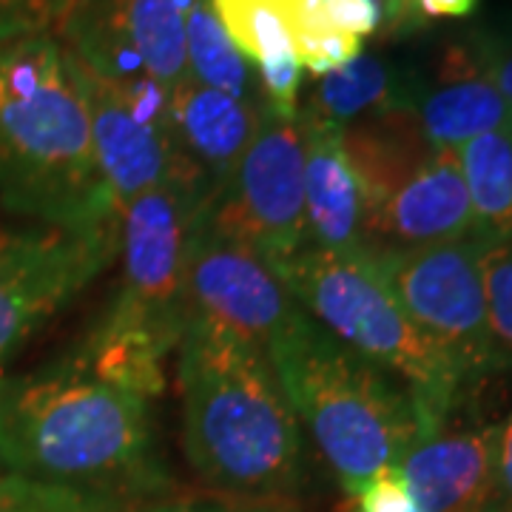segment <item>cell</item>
I'll return each instance as SVG.
<instances>
[{
  "label": "cell",
  "mask_w": 512,
  "mask_h": 512,
  "mask_svg": "<svg viewBox=\"0 0 512 512\" xmlns=\"http://www.w3.org/2000/svg\"><path fill=\"white\" fill-rule=\"evenodd\" d=\"M0 467L117 507L174 495L151 402L94 376L74 350L0 376Z\"/></svg>",
  "instance_id": "cell-1"
},
{
  "label": "cell",
  "mask_w": 512,
  "mask_h": 512,
  "mask_svg": "<svg viewBox=\"0 0 512 512\" xmlns=\"http://www.w3.org/2000/svg\"><path fill=\"white\" fill-rule=\"evenodd\" d=\"M0 205L69 231L120 222L97 171L74 57L55 29L0 32Z\"/></svg>",
  "instance_id": "cell-2"
},
{
  "label": "cell",
  "mask_w": 512,
  "mask_h": 512,
  "mask_svg": "<svg viewBox=\"0 0 512 512\" xmlns=\"http://www.w3.org/2000/svg\"><path fill=\"white\" fill-rule=\"evenodd\" d=\"M177 348L194 473L220 495L291 501L305 481L302 424L268 353L202 322H185Z\"/></svg>",
  "instance_id": "cell-3"
},
{
  "label": "cell",
  "mask_w": 512,
  "mask_h": 512,
  "mask_svg": "<svg viewBox=\"0 0 512 512\" xmlns=\"http://www.w3.org/2000/svg\"><path fill=\"white\" fill-rule=\"evenodd\" d=\"M211 183L191 163L120 211V285L74 350L103 382L154 402L185 328V262Z\"/></svg>",
  "instance_id": "cell-4"
},
{
  "label": "cell",
  "mask_w": 512,
  "mask_h": 512,
  "mask_svg": "<svg viewBox=\"0 0 512 512\" xmlns=\"http://www.w3.org/2000/svg\"><path fill=\"white\" fill-rule=\"evenodd\" d=\"M268 359L296 419L348 495L387 467H399L419 441L404 384L339 342L302 308L276 333Z\"/></svg>",
  "instance_id": "cell-5"
},
{
  "label": "cell",
  "mask_w": 512,
  "mask_h": 512,
  "mask_svg": "<svg viewBox=\"0 0 512 512\" xmlns=\"http://www.w3.org/2000/svg\"><path fill=\"white\" fill-rule=\"evenodd\" d=\"M271 268L302 311L404 384L419 439L439 433L467 382L450 356L413 325L367 251L308 245Z\"/></svg>",
  "instance_id": "cell-6"
},
{
  "label": "cell",
  "mask_w": 512,
  "mask_h": 512,
  "mask_svg": "<svg viewBox=\"0 0 512 512\" xmlns=\"http://www.w3.org/2000/svg\"><path fill=\"white\" fill-rule=\"evenodd\" d=\"M208 222L248 245L268 265L311 245L305 211V131L299 117L265 111L254 140L242 151L205 208Z\"/></svg>",
  "instance_id": "cell-7"
},
{
  "label": "cell",
  "mask_w": 512,
  "mask_h": 512,
  "mask_svg": "<svg viewBox=\"0 0 512 512\" xmlns=\"http://www.w3.org/2000/svg\"><path fill=\"white\" fill-rule=\"evenodd\" d=\"M120 222L69 231L52 225L0 228V376L117 259Z\"/></svg>",
  "instance_id": "cell-8"
},
{
  "label": "cell",
  "mask_w": 512,
  "mask_h": 512,
  "mask_svg": "<svg viewBox=\"0 0 512 512\" xmlns=\"http://www.w3.org/2000/svg\"><path fill=\"white\" fill-rule=\"evenodd\" d=\"M367 254L413 325L450 356L464 382H478L493 373L481 237L470 234L424 248Z\"/></svg>",
  "instance_id": "cell-9"
},
{
  "label": "cell",
  "mask_w": 512,
  "mask_h": 512,
  "mask_svg": "<svg viewBox=\"0 0 512 512\" xmlns=\"http://www.w3.org/2000/svg\"><path fill=\"white\" fill-rule=\"evenodd\" d=\"M74 69L89 106L97 171L120 217L126 205L168 180L185 163L168 117L171 89L148 77L111 80L77 60Z\"/></svg>",
  "instance_id": "cell-10"
},
{
  "label": "cell",
  "mask_w": 512,
  "mask_h": 512,
  "mask_svg": "<svg viewBox=\"0 0 512 512\" xmlns=\"http://www.w3.org/2000/svg\"><path fill=\"white\" fill-rule=\"evenodd\" d=\"M191 0H74L55 26L74 60L111 80L148 77L174 89L185 74Z\"/></svg>",
  "instance_id": "cell-11"
},
{
  "label": "cell",
  "mask_w": 512,
  "mask_h": 512,
  "mask_svg": "<svg viewBox=\"0 0 512 512\" xmlns=\"http://www.w3.org/2000/svg\"><path fill=\"white\" fill-rule=\"evenodd\" d=\"M296 308L274 268L248 245L220 234L202 211L185 262V322L225 330L268 353Z\"/></svg>",
  "instance_id": "cell-12"
},
{
  "label": "cell",
  "mask_w": 512,
  "mask_h": 512,
  "mask_svg": "<svg viewBox=\"0 0 512 512\" xmlns=\"http://www.w3.org/2000/svg\"><path fill=\"white\" fill-rule=\"evenodd\" d=\"M476 234L456 151L436 148L365 211V251H407Z\"/></svg>",
  "instance_id": "cell-13"
},
{
  "label": "cell",
  "mask_w": 512,
  "mask_h": 512,
  "mask_svg": "<svg viewBox=\"0 0 512 512\" xmlns=\"http://www.w3.org/2000/svg\"><path fill=\"white\" fill-rule=\"evenodd\" d=\"M501 424L441 427L419 439L399 470L421 512H495Z\"/></svg>",
  "instance_id": "cell-14"
},
{
  "label": "cell",
  "mask_w": 512,
  "mask_h": 512,
  "mask_svg": "<svg viewBox=\"0 0 512 512\" xmlns=\"http://www.w3.org/2000/svg\"><path fill=\"white\" fill-rule=\"evenodd\" d=\"M265 111L268 106L262 100H242L208 89L188 74L168 94V117L177 151L211 188L231 174L242 151L254 140Z\"/></svg>",
  "instance_id": "cell-15"
},
{
  "label": "cell",
  "mask_w": 512,
  "mask_h": 512,
  "mask_svg": "<svg viewBox=\"0 0 512 512\" xmlns=\"http://www.w3.org/2000/svg\"><path fill=\"white\" fill-rule=\"evenodd\" d=\"M413 114L424 140L447 151H456L481 134L512 131L510 103L478 69L470 46L444 52L439 77L416 86Z\"/></svg>",
  "instance_id": "cell-16"
},
{
  "label": "cell",
  "mask_w": 512,
  "mask_h": 512,
  "mask_svg": "<svg viewBox=\"0 0 512 512\" xmlns=\"http://www.w3.org/2000/svg\"><path fill=\"white\" fill-rule=\"evenodd\" d=\"M305 131V211L311 245L365 251V197L350 165L342 128L299 111Z\"/></svg>",
  "instance_id": "cell-17"
},
{
  "label": "cell",
  "mask_w": 512,
  "mask_h": 512,
  "mask_svg": "<svg viewBox=\"0 0 512 512\" xmlns=\"http://www.w3.org/2000/svg\"><path fill=\"white\" fill-rule=\"evenodd\" d=\"M416 86L382 57L362 52L342 69L316 77L302 114L336 128L353 126L387 111L413 109Z\"/></svg>",
  "instance_id": "cell-18"
},
{
  "label": "cell",
  "mask_w": 512,
  "mask_h": 512,
  "mask_svg": "<svg viewBox=\"0 0 512 512\" xmlns=\"http://www.w3.org/2000/svg\"><path fill=\"white\" fill-rule=\"evenodd\" d=\"M458 168L470 194L476 234L484 239L512 234V131L481 134L456 148Z\"/></svg>",
  "instance_id": "cell-19"
},
{
  "label": "cell",
  "mask_w": 512,
  "mask_h": 512,
  "mask_svg": "<svg viewBox=\"0 0 512 512\" xmlns=\"http://www.w3.org/2000/svg\"><path fill=\"white\" fill-rule=\"evenodd\" d=\"M311 0H208L222 29L251 66L296 57L293 35Z\"/></svg>",
  "instance_id": "cell-20"
},
{
  "label": "cell",
  "mask_w": 512,
  "mask_h": 512,
  "mask_svg": "<svg viewBox=\"0 0 512 512\" xmlns=\"http://www.w3.org/2000/svg\"><path fill=\"white\" fill-rule=\"evenodd\" d=\"M185 66L188 77L208 89L242 97V100H262L256 86L254 66L239 55L234 40L222 29L217 15L211 12L208 0H191L185 15Z\"/></svg>",
  "instance_id": "cell-21"
},
{
  "label": "cell",
  "mask_w": 512,
  "mask_h": 512,
  "mask_svg": "<svg viewBox=\"0 0 512 512\" xmlns=\"http://www.w3.org/2000/svg\"><path fill=\"white\" fill-rule=\"evenodd\" d=\"M481 282L495 370H504L512 367V234L481 237Z\"/></svg>",
  "instance_id": "cell-22"
},
{
  "label": "cell",
  "mask_w": 512,
  "mask_h": 512,
  "mask_svg": "<svg viewBox=\"0 0 512 512\" xmlns=\"http://www.w3.org/2000/svg\"><path fill=\"white\" fill-rule=\"evenodd\" d=\"M117 504L94 501L60 487H46L26 478L0 473V512H111Z\"/></svg>",
  "instance_id": "cell-23"
},
{
  "label": "cell",
  "mask_w": 512,
  "mask_h": 512,
  "mask_svg": "<svg viewBox=\"0 0 512 512\" xmlns=\"http://www.w3.org/2000/svg\"><path fill=\"white\" fill-rule=\"evenodd\" d=\"M111 512H296L288 501H251L231 495H208V498H154L143 504H128Z\"/></svg>",
  "instance_id": "cell-24"
},
{
  "label": "cell",
  "mask_w": 512,
  "mask_h": 512,
  "mask_svg": "<svg viewBox=\"0 0 512 512\" xmlns=\"http://www.w3.org/2000/svg\"><path fill=\"white\" fill-rule=\"evenodd\" d=\"M350 498H353L350 512H421L399 467L382 470Z\"/></svg>",
  "instance_id": "cell-25"
},
{
  "label": "cell",
  "mask_w": 512,
  "mask_h": 512,
  "mask_svg": "<svg viewBox=\"0 0 512 512\" xmlns=\"http://www.w3.org/2000/svg\"><path fill=\"white\" fill-rule=\"evenodd\" d=\"M470 52L476 57L478 69L490 77L501 97L512 109V32L510 29H493V32H478L470 43Z\"/></svg>",
  "instance_id": "cell-26"
},
{
  "label": "cell",
  "mask_w": 512,
  "mask_h": 512,
  "mask_svg": "<svg viewBox=\"0 0 512 512\" xmlns=\"http://www.w3.org/2000/svg\"><path fill=\"white\" fill-rule=\"evenodd\" d=\"M319 6L336 29L359 37V40H367V37L382 32V0H319Z\"/></svg>",
  "instance_id": "cell-27"
},
{
  "label": "cell",
  "mask_w": 512,
  "mask_h": 512,
  "mask_svg": "<svg viewBox=\"0 0 512 512\" xmlns=\"http://www.w3.org/2000/svg\"><path fill=\"white\" fill-rule=\"evenodd\" d=\"M69 0H0V32L55 29Z\"/></svg>",
  "instance_id": "cell-28"
},
{
  "label": "cell",
  "mask_w": 512,
  "mask_h": 512,
  "mask_svg": "<svg viewBox=\"0 0 512 512\" xmlns=\"http://www.w3.org/2000/svg\"><path fill=\"white\" fill-rule=\"evenodd\" d=\"M495 512H512V413L498 433V464H495Z\"/></svg>",
  "instance_id": "cell-29"
},
{
  "label": "cell",
  "mask_w": 512,
  "mask_h": 512,
  "mask_svg": "<svg viewBox=\"0 0 512 512\" xmlns=\"http://www.w3.org/2000/svg\"><path fill=\"white\" fill-rule=\"evenodd\" d=\"M72 3H74V0H69V6H66V12H69V9H72Z\"/></svg>",
  "instance_id": "cell-30"
}]
</instances>
